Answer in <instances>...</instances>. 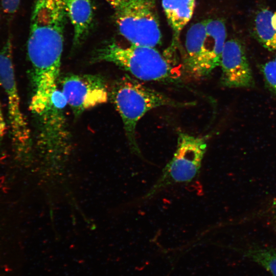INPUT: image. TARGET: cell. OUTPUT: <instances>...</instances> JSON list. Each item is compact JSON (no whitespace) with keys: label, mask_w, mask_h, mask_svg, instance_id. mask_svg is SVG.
<instances>
[{"label":"cell","mask_w":276,"mask_h":276,"mask_svg":"<svg viewBox=\"0 0 276 276\" xmlns=\"http://www.w3.org/2000/svg\"><path fill=\"white\" fill-rule=\"evenodd\" d=\"M111 97L122 120L131 147L137 153L140 151L135 137L136 125L148 111L161 106L182 107L194 104V102L176 101L127 75L114 82Z\"/></svg>","instance_id":"obj_2"},{"label":"cell","mask_w":276,"mask_h":276,"mask_svg":"<svg viewBox=\"0 0 276 276\" xmlns=\"http://www.w3.org/2000/svg\"><path fill=\"white\" fill-rule=\"evenodd\" d=\"M220 83L228 88L250 87L254 85L251 68L243 45L236 39L226 40L220 65Z\"/></svg>","instance_id":"obj_9"},{"label":"cell","mask_w":276,"mask_h":276,"mask_svg":"<svg viewBox=\"0 0 276 276\" xmlns=\"http://www.w3.org/2000/svg\"><path fill=\"white\" fill-rule=\"evenodd\" d=\"M112 7L115 9L118 8L122 0H105Z\"/></svg>","instance_id":"obj_17"},{"label":"cell","mask_w":276,"mask_h":276,"mask_svg":"<svg viewBox=\"0 0 276 276\" xmlns=\"http://www.w3.org/2000/svg\"><path fill=\"white\" fill-rule=\"evenodd\" d=\"M60 82L61 90L75 117L108 100L107 85L100 75L68 74Z\"/></svg>","instance_id":"obj_8"},{"label":"cell","mask_w":276,"mask_h":276,"mask_svg":"<svg viewBox=\"0 0 276 276\" xmlns=\"http://www.w3.org/2000/svg\"><path fill=\"white\" fill-rule=\"evenodd\" d=\"M261 71L268 87L276 94V62L273 60L266 62L262 66Z\"/></svg>","instance_id":"obj_14"},{"label":"cell","mask_w":276,"mask_h":276,"mask_svg":"<svg viewBox=\"0 0 276 276\" xmlns=\"http://www.w3.org/2000/svg\"><path fill=\"white\" fill-rule=\"evenodd\" d=\"M21 0H1L3 11L6 14H13L18 9Z\"/></svg>","instance_id":"obj_15"},{"label":"cell","mask_w":276,"mask_h":276,"mask_svg":"<svg viewBox=\"0 0 276 276\" xmlns=\"http://www.w3.org/2000/svg\"><path fill=\"white\" fill-rule=\"evenodd\" d=\"M207 144L202 137L179 132L174 155L163 170L162 175L145 195L150 198L172 184L191 181L198 175Z\"/></svg>","instance_id":"obj_6"},{"label":"cell","mask_w":276,"mask_h":276,"mask_svg":"<svg viewBox=\"0 0 276 276\" xmlns=\"http://www.w3.org/2000/svg\"><path fill=\"white\" fill-rule=\"evenodd\" d=\"M195 0H162V7L173 33L172 46L176 45L179 35L191 19Z\"/></svg>","instance_id":"obj_11"},{"label":"cell","mask_w":276,"mask_h":276,"mask_svg":"<svg viewBox=\"0 0 276 276\" xmlns=\"http://www.w3.org/2000/svg\"><path fill=\"white\" fill-rule=\"evenodd\" d=\"M0 84L8 100V112L11 136L16 154L19 157L30 148L31 133L28 124L20 108L12 60L11 37L0 51Z\"/></svg>","instance_id":"obj_7"},{"label":"cell","mask_w":276,"mask_h":276,"mask_svg":"<svg viewBox=\"0 0 276 276\" xmlns=\"http://www.w3.org/2000/svg\"><path fill=\"white\" fill-rule=\"evenodd\" d=\"M224 23L210 19L193 24L185 41L183 62L187 73L194 78H204L220 65L226 42Z\"/></svg>","instance_id":"obj_4"},{"label":"cell","mask_w":276,"mask_h":276,"mask_svg":"<svg viewBox=\"0 0 276 276\" xmlns=\"http://www.w3.org/2000/svg\"><path fill=\"white\" fill-rule=\"evenodd\" d=\"M93 57V62L113 63L140 80L174 82L178 78L172 65L155 47H123L111 42L97 50Z\"/></svg>","instance_id":"obj_3"},{"label":"cell","mask_w":276,"mask_h":276,"mask_svg":"<svg viewBox=\"0 0 276 276\" xmlns=\"http://www.w3.org/2000/svg\"><path fill=\"white\" fill-rule=\"evenodd\" d=\"M6 123L3 114L0 102V148L2 145V141L6 133Z\"/></svg>","instance_id":"obj_16"},{"label":"cell","mask_w":276,"mask_h":276,"mask_svg":"<svg viewBox=\"0 0 276 276\" xmlns=\"http://www.w3.org/2000/svg\"><path fill=\"white\" fill-rule=\"evenodd\" d=\"M115 21L132 45L155 47L161 42L156 0H122L116 9Z\"/></svg>","instance_id":"obj_5"},{"label":"cell","mask_w":276,"mask_h":276,"mask_svg":"<svg viewBox=\"0 0 276 276\" xmlns=\"http://www.w3.org/2000/svg\"><path fill=\"white\" fill-rule=\"evenodd\" d=\"M66 16L65 0H35L27 42L32 71L60 68Z\"/></svg>","instance_id":"obj_1"},{"label":"cell","mask_w":276,"mask_h":276,"mask_svg":"<svg viewBox=\"0 0 276 276\" xmlns=\"http://www.w3.org/2000/svg\"><path fill=\"white\" fill-rule=\"evenodd\" d=\"M274 61L276 62V55H275V58H274Z\"/></svg>","instance_id":"obj_19"},{"label":"cell","mask_w":276,"mask_h":276,"mask_svg":"<svg viewBox=\"0 0 276 276\" xmlns=\"http://www.w3.org/2000/svg\"><path fill=\"white\" fill-rule=\"evenodd\" d=\"M255 30L257 39L265 48L276 51V11H260L255 20Z\"/></svg>","instance_id":"obj_12"},{"label":"cell","mask_w":276,"mask_h":276,"mask_svg":"<svg viewBox=\"0 0 276 276\" xmlns=\"http://www.w3.org/2000/svg\"><path fill=\"white\" fill-rule=\"evenodd\" d=\"M65 8L74 29L73 46L76 48L85 40L92 27L93 6L90 0H65Z\"/></svg>","instance_id":"obj_10"},{"label":"cell","mask_w":276,"mask_h":276,"mask_svg":"<svg viewBox=\"0 0 276 276\" xmlns=\"http://www.w3.org/2000/svg\"><path fill=\"white\" fill-rule=\"evenodd\" d=\"M272 219L274 223L276 225V209L274 210L272 214Z\"/></svg>","instance_id":"obj_18"},{"label":"cell","mask_w":276,"mask_h":276,"mask_svg":"<svg viewBox=\"0 0 276 276\" xmlns=\"http://www.w3.org/2000/svg\"><path fill=\"white\" fill-rule=\"evenodd\" d=\"M240 251L243 257L262 267L272 276H276V248L252 245Z\"/></svg>","instance_id":"obj_13"}]
</instances>
